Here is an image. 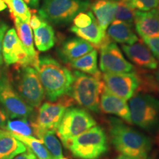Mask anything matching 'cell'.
Wrapping results in <instances>:
<instances>
[{
    "label": "cell",
    "mask_w": 159,
    "mask_h": 159,
    "mask_svg": "<svg viewBox=\"0 0 159 159\" xmlns=\"http://www.w3.org/2000/svg\"><path fill=\"white\" fill-rule=\"evenodd\" d=\"M111 142L118 152L135 159H144L152 149L151 139L115 117L108 120Z\"/></svg>",
    "instance_id": "1"
},
{
    "label": "cell",
    "mask_w": 159,
    "mask_h": 159,
    "mask_svg": "<svg viewBox=\"0 0 159 159\" xmlns=\"http://www.w3.org/2000/svg\"><path fill=\"white\" fill-rule=\"evenodd\" d=\"M49 102H55L69 95L74 75L68 68L49 55L41 57L35 68Z\"/></svg>",
    "instance_id": "2"
},
{
    "label": "cell",
    "mask_w": 159,
    "mask_h": 159,
    "mask_svg": "<svg viewBox=\"0 0 159 159\" xmlns=\"http://www.w3.org/2000/svg\"><path fill=\"white\" fill-rule=\"evenodd\" d=\"M132 123L149 133L159 130V99L146 92L136 93L129 101Z\"/></svg>",
    "instance_id": "3"
},
{
    "label": "cell",
    "mask_w": 159,
    "mask_h": 159,
    "mask_svg": "<svg viewBox=\"0 0 159 159\" xmlns=\"http://www.w3.org/2000/svg\"><path fill=\"white\" fill-rule=\"evenodd\" d=\"M74 81L69 95L86 111L99 112V95L102 94V78L89 75L80 71L73 72Z\"/></svg>",
    "instance_id": "4"
},
{
    "label": "cell",
    "mask_w": 159,
    "mask_h": 159,
    "mask_svg": "<svg viewBox=\"0 0 159 159\" xmlns=\"http://www.w3.org/2000/svg\"><path fill=\"white\" fill-rule=\"evenodd\" d=\"M65 148L77 158L99 159L108 150V138L105 130L96 125L71 139Z\"/></svg>",
    "instance_id": "5"
},
{
    "label": "cell",
    "mask_w": 159,
    "mask_h": 159,
    "mask_svg": "<svg viewBox=\"0 0 159 159\" xmlns=\"http://www.w3.org/2000/svg\"><path fill=\"white\" fill-rule=\"evenodd\" d=\"M89 7V0H43L39 15L53 25H67Z\"/></svg>",
    "instance_id": "6"
},
{
    "label": "cell",
    "mask_w": 159,
    "mask_h": 159,
    "mask_svg": "<svg viewBox=\"0 0 159 159\" xmlns=\"http://www.w3.org/2000/svg\"><path fill=\"white\" fill-rule=\"evenodd\" d=\"M96 125V121L85 109L69 107L61 119L56 134L65 147L71 139Z\"/></svg>",
    "instance_id": "7"
},
{
    "label": "cell",
    "mask_w": 159,
    "mask_h": 159,
    "mask_svg": "<svg viewBox=\"0 0 159 159\" xmlns=\"http://www.w3.org/2000/svg\"><path fill=\"white\" fill-rule=\"evenodd\" d=\"M14 87L19 96L29 106L33 108L41 106L45 93L34 67L31 66L20 67L16 77Z\"/></svg>",
    "instance_id": "8"
},
{
    "label": "cell",
    "mask_w": 159,
    "mask_h": 159,
    "mask_svg": "<svg viewBox=\"0 0 159 159\" xmlns=\"http://www.w3.org/2000/svg\"><path fill=\"white\" fill-rule=\"evenodd\" d=\"M0 105L11 119H27L34 111L19 96L5 71H0Z\"/></svg>",
    "instance_id": "9"
},
{
    "label": "cell",
    "mask_w": 159,
    "mask_h": 159,
    "mask_svg": "<svg viewBox=\"0 0 159 159\" xmlns=\"http://www.w3.org/2000/svg\"><path fill=\"white\" fill-rule=\"evenodd\" d=\"M71 99L47 102L41 105L35 122L32 123L34 134L37 132L56 133L66 110L71 105Z\"/></svg>",
    "instance_id": "10"
},
{
    "label": "cell",
    "mask_w": 159,
    "mask_h": 159,
    "mask_svg": "<svg viewBox=\"0 0 159 159\" xmlns=\"http://www.w3.org/2000/svg\"><path fill=\"white\" fill-rule=\"evenodd\" d=\"M103 85L111 94L128 100L136 93L141 85V77L136 72L104 73Z\"/></svg>",
    "instance_id": "11"
},
{
    "label": "cell",
    "mask_w": 159,
    "mask_h": 159,
    "mask_svg": "<svg viewBox=\"0 0 159 159\" xmlns=\"http://www.w3.org/2000/svg\"><path fill=\"white\" fill-rule=\"evenodd\" d=\"M99 68L104 73H128L134 70L133 64L125 59L116 43L107 38L99 47Z\"/></svg>",
    "instance_id": "12"
},
{
    "label": "cell",
    "mask_w": 159,
    "mask_h": 159,
    "mask_svg": "<svg viewBox=\"0 0 159 159\" xmlns=\"http://www.w3.org/2000/svg\"><path fill=\"white\" fill-rule=\"evenodd\" d=\"M3 61L7 66L17 65L19 67L31 66L34 63L28 56L14 28L7 30L2 41Z\"/></svg>",
    "instance_id": "13"
},
{
    "label": "cell",
    "mask_w": 159,
    "mask_h": 159,
    "mask_svg": "<svg viewBox=\"0 0 159 159\" xmlns=\"http://www.w3.org/2000/svg\"><path fill=\"white\" fill-rule=\"evenodd\" d=\"M122 49L131 62L145 69H156L158 62L145 43L137 41L133 44H123Z\"/></svg>",
    "instance_id": "14"
},
{
    "label": "cell",
    "mask_w": 159,
    "mask_h": 159,
    "mask_svg": "<svg viewBox=\"0 0 159 159\" xmlns=\"http://www.w3.org/2000/svg\"><path fill=\"white\" fill-rule=\"evenodd\" d=\"M99 109L105 114L115 115L129 124L132 123L130 108L126 100L111 94L104 85L99 99Z\"/></svg>",
    "instance_id": "15"
},
{
    "label": "cell",
    "mask_w": 159,
    "mask_h": 159,
    "mask_svg": "<svg viewBox=\"0 0 159 159\" xmlns=\"http://www.w3.org/2000/svg\"><path fill=\"white\" fill-rule=\"evenodd\" d=\"M136 31L141 37L159 35V10L150 11H136L134 18Z\"/></svg>",
    "instance_id": "16"
},
{
    "label": "cell",
    "mask_w": 159,
    "mask_h": 159,
    "mask_svg": "<svg viewBox=\"0 0 159 159\" xmlns=\"http://www.w3.org/2000/svg\"><path fill=\"white\" fill-rule=\"evenodd\" d=\"M94 49V46L80 38H71L61 44L58 49V55L63 62L71 61L83 56Z\"/></svg>",
    "instance_id": "17"
},
{
    "label": "cell",
    "mask_w": 159,
    "mask_h": 159,
    "mask_svg": "<svg viewBox=\"0 0 159 159\" xmlns=\"http://www.w3.org/2000/svg\"><path fill=\"white\" fill-rule=\"evenodd\" d=\"M107 29L106 35L115 42L130 45L139 41V38L134 30L133 25L124 21L114 20Z\"/></svg>",
    "instance_id": "18"
},
{
    "label": "cell",
    "mask_w": 159,
    "mask_h": 159,
    "mask_svg": "<svg viewBox=\"0 0 159 159\" xmlns=\"http://www.w3.org/2000/svg\"><path fill=\"white\" fill-rule=\"evenodd\" d=\"M27 150L26 145L11 132L0 128V159H13Z\"/></svg>",
    "instance_id": "19"
},
{
    "label": "cell",
    "mask_w": 159,
    "mask_h": 159,
    "mask_svg": "<svg viewBox=\"0 0 159 159\" xmlns=\"http://www.w3.org/2000/svg\"><path fill=\"white\" fill-rule=\"evenodd\" d=\"M116 7V1L113 0H98L91 5L97 23L104 31L114 21Z\"/></svg>",
    "instance_id": "20"
},
{
    "label": "cell",
    "mask_w": 159,
    "mask_h": 159,
    "mask_svg": "<svg viewBox=\"0 0 159 159\" xmlns=\"http://www.w3.org/2000/svg\"><path fill=\"white\" fill-rule=\"evenodd\" d=\"M13 19H14L15 30L16 31L18 37L22 43L28 56L33 61L34 63V68L35 69L39 63V58L34 48V39H33V32L30 26L28 23L23 21L19 18L14 17Z\"/></svg>",
    "instance_id": "21"
},
{
    "label": "cell",
    "mask_w": 159,
    "mask_h": 159,
    "mask_svg": "<svg viewBox=\"0 0 159 159\" xmlns=\"http://www.w3.org/2000/svg\"><path fill=\"white\" fill-rule=\"evenodd\" d=\"M70 31L77 35V37L85 40L98 49L108 38L105 31L99 27L95 17L93 19L92 23L89 27L85 28H78L73 25L70 27Z\"/></svg>",
    "instance_id": "22"
},
{
    "label": "cell",
    "mask_w": 159,
    "mask_h": 159,
    "mask_svg": "<svg viewBox=\"0 0 159 159\" xmlns=\"http://www.w3.org/2000/svg\"><path fill=\"white\" fill-rule=\"evenodd\" d=\"M97 56L98 52L97 49H94L90 52L71 61L68 64L75 71L102 78V75L97 66Z\"/></svg>",
    "instance_id": "23"
},
{
    "label": "cell",
    "mask_w": 159,
    "mask_h": 159,
    "mask_svg": "<svg viewBox=\"0 0 159 159\" xmlns=\"http://www.w3.org/2000/svg\"><path fill=\"white\" fill-rule=\"evenodd\" d=\"M33 31V39L38 50L46 52L54 47L55 43V31L52 27L44 19L41 26Z\"/></svg>",
    "instance_id": "24"
},
{
    "label": "cell",
    "mask_w": 159,
    "mask_h": 159,
    "mask_svg": "<svg viewBox=\"0 0 159 159\" xmlns=\"http://www.w3.org/2000/svg\"><path fill=\"white\" fill-rule=\"evenodd\" d=\"M55 134L52 132H37L35 136L41 141L55 159H67L63 156L62 146Z\"/></svg>",
    "instance_id": "25"
},
{
    "label": "cell",
    "mask_w": 159,
    "mask_h": 159,
    "mask_svg": "<svg viewBox=\"0 0 159 159\" xmlns=\"http://www.w3.org/2000/svg\"><path fill=\"white\" fill-rule=\"evenodd\" d=\"M13 136L24 143L27 148L36 156L37 159H55L40 139L33 136H25L11 133Z\"/></svg>",
    "instance_id": "26"
},
{
    "label": "cell",
    "mask_w": 159,
    "mask_h": 159,
    "mask_svg": "<svg viewBox=\"0 0 159 159\" xmlns=\"http://www.w3.org/2000/svg\"><path fill=\"white\" fill-rule=\"evenodd\" d=\"M12 16L19 18L28 23L31 18V13L28 6L24 0H5Z\"/></svg>",
    "instance_id": "27"
},
{
    "label": "cell",
    "mask_w": 159,
    "mask_h": 159,
    "mask_svg": "<svg viewBox=\"0 0 159 159\" xmlns=\"http://www.w3.org/2000/svg\"><path fill=\"white\" fill-rule=\"evenodd\" d=\"M116 4L117 7L114 20H119L129 25H134L135 13L136 10H135L130 4L125 0L116 1Z\"/></svg>",
    "instance_id": "28"
},
{
    "label": "cell",
    "mask_w": 159,
    "mask_h": 159,
    "mask_svg": "<svg viewBox=\"0 0 159 159\" xmlns=\"http://www.w3.org/2000/svg\"><path fill=\"white\" fill-rule=\"evenodd\" d=\"M5 130L25 136H35L32 123L30 124L26 119H18L13 121L8 120L6 125Z\"/></svg>",
    "instance_id": "29"
},
{
    "label": "cell",
    "mask_w": 159,
    "mask_h": 159,
    "mask_svg": "<svg viewBox=\"0 0 159 159\" xmlns=\"http://www.w3.org/2000/svg\"><path fill=\"white\" fill-rule=\"evenodd\" d=\"M119 1V0H113ZM130 4L135 10L139 11H150L158 7L159 0H125Z\"/></svg>",
    "instance_id": "30"
},
{
    "label": "cell",
    "mask_w": 159,
    "mask_h": 159,
    "mask_svg": "<svg viewBox=\"0 0 159 159\" xmlns=\"http://www.w3.org/2000/svg\"><path fill=\"white\" fill-rule=\"evenodd\" d=\"M94 16L91 11L80 12L73 19L74 26L78 28H85L92 23Z\"/></svg>",
    "instance_id": "31"
},
{
    "label": "cell",
    "mask_w": 159,
    "mask_h": 159,
    "mask_svg": "<svg viewBox=\"0 0 159 159\" xmlns=\"http://www.w3.org/2000/svg\"><path fill=\"white\" fill-rule=\"evenodd\" d=\"M143 42L150 49L156 60L159 61V35L156 36L143 37Z\"/></svg>",
    "instance_id": "32"
},
{
    "label": "cell",
    "mask_w": 159,
    "mask_h": 159,
    "mask_svg": "<svg viewBox=\"0 0 159 159\" xmlns=\"http://www.w3.org/2000/svg\"><path fill=\"white\" fill-rule=\"evenodd\" d=\"M8 28V26L3 21H0V67L3 64V57H2V41L4 36Z\"/></svg>",
    "instance_id": "33"
},
{
    "label": "cell",
    "mask_w": 159,
    "mask_h": 159,
    "mask_svg": "<svg viewBox=\"0 0 159 159\" xmlns=\"http://www.w3.org/2000/svg\"><path fill=\"white\" fill-rule=\"evenodd\" d=\"M43 19L39 15L33 14V15H31V18H30V20L29 25L30 26L31 29L34 30L37 29L38 27H39L40 26H41V25L43 22Z\"/></svg>",
    "instance_id": "34"
},
{
    "label": "cell",
    "mask_w": 159,
    "mask_h": 159,
    "mask_svg": "<svg viewBox=\"0 0 159 159\" xmlns=\"http://www.w3.org/2000/svg\"><path fill=\"white\" fill-rule=\"evenodd\" d=\"M9 117L7 116L2 107L0 105V128L5 130L6 125L9 120Z\"/></svg>",
    "instance_id": "35"
},
{
    "label": "cell",
    "mask_w": 159,
    "mask_h": 159,
    "mask_svg": "<svg viewBox=\"0 0 159 159\" xmlns=\"http://www.w3.org/2000/svg\"><path fill=\"white\" fill-rule=\"evenodd\" d=\"M13 159H37L36 156H35L30 150H27L25 152L18 155L17 156H16Z\"/></svg>",
    "instance_id": "36"
},
{
    "label": "cell",
    "mask_w": 159,
    "mask_h": 159,
    "mask_svg": "<svg viewBox=\"0 0 159 159\" xmlns=\"http://www.w3.org/2000/svg\"><path fill=\"white\" fill-rule=\"evenodd\" d=\"M27 5H29L33 8H37L39 7L40 0H24Z\"/></svg>",
    "instance_id": "37"
},
{
    "label": "cell",
    "mask_w": 159,
    "mask_h": 159,
    "mask_svg": "<svg viewBox=\"0 0 159 159\" xmlns=\"http://www.w3.org/2000/svg\"><path fill=\"white\" fill-rule=\"evenodd\" d=\"M155 83H156V89H157V92H159V68L157 69V71L153 75Z\"/></svg>",
    "instance_id": "38"
},
{
    "label": "cell",
    "mask_w": 159,
    "mask_h": 159,
    "mask_svg": "<svg viewBox=\"0 0 159 159\" xmlns=\"http://www.w3.org/2000/svg\"><path fill=\"white\" fill-rule=\"evenodd\" d=\"M7 7V6L6 5L5 0H0V12L5 11Z\"/></svg>",
    "instance_id": "39"
},
{
    "label": "cell",
    "mask_w": 159,
    "mask_h": 159,
    "mask_svg": "<svg viewBox=\"0 0 159 159\" xmlns=\"http://www.w3.org/2000/svg\"><path fill=\"white\" fill-rule=\"evenodd\" d=\"M115 159H135L134 158H132V157H130V156H125V155H119V156H117L116 158Z\"/></svg>",
    "instance_id": "40"
},
{
    "label": "cell",
    "mask_w": 159,
    "mask_h": 159,
    "mask_svg": "<svg viewBox=\"0 0 159 159\" xmlns=\"http://www.w3.org/2000/svg\"><path fill=\"white\" fill-rule=\"evenodd\" d=\"M144 159H155V158H154L153 156H149V155H148V156H147V157H145V158H144Z\"/></svg>",
    "instance_id": "41"
},
{
    "label": "cell",
    "mask_w": 159,
    "mask_h": 159,
    "mask_svg": "<svg viewBox=\"0 0 159 159\" xmlns=\"http://www.w3.org/2000/svg\"><path fill=\"white\" fill-rule=\"evenodd\" d=\"M158 10H159V5H158Z\"/></svg>",
    "instance_id": "42"
}]
</instances>
